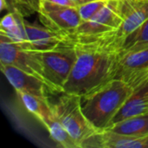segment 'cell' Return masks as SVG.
<instances>
[{
    "label": "cell",
    "mask_w": 148,
    "mask_h": 148,
    "mask_svg": "<svg viewBox=\"0 0 148 148\" xmlns=\"http://www.w3.org/2000/svg\"><path fill=\"white\" fill-rule=\"evenodd\" d=\"M107 130L130 136H147L148 113L113 124Z\"/></svg>",
    "instance_id": "cell-17"
},
{
    "label": "cell",
    "mask_w": 148,
    "mask_h": 148,
    "mask_svg": "<svg viewBox=\"0 0 148 148\" xmlns=\"http://www.w3.org/2000/svg\"><path fill=\"white\" fill-rule=\"evenodd\" d=\"M44 127L47 128L50 138L59 146L64 148H80L77 142L56 118V114L48 120Z\"/></svg>",
    "instance_id": "cell-18"
},
{
    "label": "cell",
    "mask_w": 148,
    "mask_h": 148,
    "mask_svg": "<svg viewBox=\"0 0 148 148\" xmlns=\"http://www.w3.org/2000/svg\"><path fill=\"white\" fill-rule=\"evenodd\" d=\"M148 46V19L122 39L114 49L119 56Z\"/></svg>",
    "instance_id": "cell-16"
},
{
    "label": "cell",
    "mask_w": 148,
    "mask_h": 148,
    "mask_svg": "<svg viewBox=\"0 0 148 148\" xmlns=\"http://www.w3.org/2000/svg\"><path fill=\"white\" fill-rule=\"evenodd\" d=\"M24 28L31 45V50H49L68 43L64 36L45 26L33 24L24 20Z\"/></svg>",
    "instance_id": "cell-12"
},
{
    "label": "cell",
    "mask_w": 148,
    "mask_h": 148,
    "mask_svg": "<svg viewBox=\"0 0 148 148\" xmlns=\"http://www.w3.org/2000/svg\"><path fill=\"white\" fill-rule=\"evenodd\" d=\"M23 18L21 15L15 12L6 14L0 23V35L23 49L31 50V45L24 28Z\"/></svg>",
    "instance_id": "cell-14"
},
{
    "label": "cell",
    "mask_w": 148,
    "mask_h": 148,
    "mask_svg": "<svg viewBox=\"0 0 148 148\" xmlns=\"http://www.w3.org/2000/svg\"><path fill=\"white\" fill-rule=\"evenodd\" d=\"M51 106L56 118L80 148L87 139L98 133L82 110L81 95L62 92L56 102L51 103Z\"/></svg>",
    "instance_id": "cell-4"
},
{
    "label": "cell",
    "mask_w": 148,
    "mask_h": 148,
    "mask_svg": "<svg viewBox=\"0 0 148 148\" xmlns=\"http://www.w3.org/2000/svg\"><path fill=\"white\" fill-rule=\"evenodd\" d=\"M5 3L9 12H15L25 17L39 12L41 0H5Z\"/></svg>",
    "instance_id": "cell-19"
},
{
    "label": "cell",
    "mask_w": 148,
    "mask_h": 148,
    "mask_svg": "<svg viewBox=\"0 0 148 148\" xmlns=\"http://www.w3.org/2000/svg\"><path fill=\"white\" fill-rule=\"evenodd\" d=\"M133 88L148 80V46L119 56L115 77Z\"/></svg>",
    "instance_id": "cell-8"
},
{
    "label": "cell",
    "mask_w": 148,
    "mask_h": 148,
    "mask_svg": "<svg viewBox=\"0 0 148 148\" xmlns=\"http://www.w3.org/2000/svg\"><path fill=\"white\" fill-rule=\"evenodd\" d=\"M74 3H75L78 6L81 5V4H83L85 3H88V2H90V1H93V0H72Z\"/></svg>",
    "instance_id": "cell-22"
},
{
    "label": "cell",
    "mask_w": 148,
    "mask_h": 148,
    "mask_svg": "<svg viewBox=\"0 0 148 148\" xmlns=\"http://www.w3.org/2000/svg\"><path fill=\"white\" fill-rule=\"evenodd\" d=\"M39 20L43 26L62 35L66 36L74 31L82 23L77 8L63 6L51 11H39ZM67 41V40H66Z\"/></svg>",
    "instance_id": "cell-10"
},
{
    "label": "cell",
    "mask_w": 148,
    "mask_h": 148,
    "mask_svg": "<svg viewBox=\"0 0 148 148\" xmlns=\"http://www.w3.org/2000/svg\"><path fill=\"white\" fill-rule=\"evenodd\" d=\"M45 1H49L54 3H57V4L68 6V7H74V8L78 7V5L75 3H74L72 0H45Z\"/></svg>",
    "instance_id": "cell-21"
},
{
    "label": "cell",
    "mask_w": 148,
    "mask_h": 148,
    "mask_svg": "<svg viewBox=\"0 0 148 148\" xmlns=\"http://www.w3.org/2000/svg\"><path fill=\"white\" fill-rule=\"evenodd\" d=\"M134 88L125 81L114 78L81 95L82 110L98 131L107 130L112 121L130 97Z\"/></svg>",
    "instance_id": "cell-2"
},
{
    "label": "cell",
    "mask_w": 148,
    "mask_h": 148,
    "mask_svg": "<svg viewBox=\"0 0 148 148\" xmlns=\"http://www.w3.org/2000/svg\"><path fill=\"white\" fill-rule=\"evenodd\" d=\"M35 51L42 64L43 77L49 92L52 94L63 92V86L77 58L74 44L68 42L53 49Z\"/></svg>",
    "instance_id": "cell-3"
},
{
    "label": "cell",
    "mask_w": 148,
    "mask_h": 148,
    "mask_svg": "<svg viewBox=\"0 0 148 148\" xmlns=\"http://www.w3.org/2000/svg\"><path fill=\"white\" fill-rule=\"evenodd\" d=\"M148 148L147 136H130L109 130L98 132L87 139L82 148Z\"/></svg>",
    "instance_id": "cell-11"
},
{
    "label": "cell",
    "mask_w": 148,
    "mask_h": 148,
    "mask_svg": "<svg viewBox=\"0 0 148 148\" xmlns=\"http://www.w3.org/2000/svg\"><path fill=\"white\" fill-rule=\"evenodd\" d=\"M120 8L122 17L120 27L85 44L96 45L114 51L122 39L148 19V0H120Z\"/></svg>",
    "instance_id": "cell-6"
},
{
    "label": "cell",
    "mask_w": 148,
    "mask_h": 148,
    "mask_svg": "<svg viewBox=\"0 0 148 148\" xmlns=\"http://www.w3.org/2000/svg\"><path fill=\"white\" fill-rule=\"evenodd\" d=\"M122 23L120 0H108V3L89 20L82 21L66 40L70 43L85 44L93 39L115 30Z\"/></svg>",
    "instance_id": "cell-5"
},
{
    "label": "cell",
    "mask_w": 148,
    "mask_h": 148,
    "mask_svg": "<svg viewBox=\"0 0 148 148\" xmlns=\"http://www.w3.org/2000/svg\"><path fill=\"white\" fill-rule=\"evenodd\" d=\"M1 71L16 92H24L41 98H48L49 91L45 82L39 77L11 65L0 64Z\"/></svg>",
    "instance_id": "cell-9"
},
{
    "label": "cell",
    "mask_w": 148,
    "mask_h": 148,
    "mask_svg": "<svg viewBox=\"0 0 148 148\" xmlns=\"http://www.w3.org/2000/svg\"><path fill=\"white\" fill-rule=\"evenodd\" d=\"M16 95L24 108L43 126L48 121V120L54 116L55 113L53 111L51 103L49 101V98L44 99L24 92H17Z\"/></svg>",
    "instance_id": "cell-15"
},
{
    "label": "cell",
    "mask_w": 148,
    "mask_h": 148,
    "mask_svg": "<svg viewBox=\"0 0 148 148\" xmlns=\"http://www.w3.org/2000/svg\"><path fill=\"white\" fill-rule=\"evenodd\" d=\"M108 0H93L77 7L82 22L88 21L94 16L107 3Z\"/></svg>",
    "instance_id": "cell-20"
},
{
    "label": "cell",
    "mask_w": 148,
    "mask_h": 148,
    "mask_svg": "<svg viewBox=\"0 0 148 148\" xmlns=\"http://www.w3.org/2000/svg\"><path fill=\"white\" fill-rule=\"evenodd\" d=\"M0 64L11 65L34 75L42 80L48 87V84L43 77L42 64L36 54V51L24 49L1 35Z\"/></svg>",
    "instance_id": "cell-7"
},
{
    "label": "cell",
    "mask_w": 148,
    "mask_h": 148,
    "mask_svg": "<svg viewBox=\"0 0 148 148\" xmlns=\"http://www.w3.org/2000/svg\"><path fill=\"white\" fill-rule=\"evenodd\" d=\"M148 113V80L134 88V91L121 109L112 121L113 124L126 119ZM109 128V127H108Z\"/></svg>",
    "instance_id": "cell-13"
},
{
    "label": "cell",
    "mask_w": 148,
    "mask_h": 148,
    "mask_svg": "<svg viewBox=\"0 0 148 148\" xmlns=\"http://www.w3.org/2000/svg\"><path fill=\"white\" fill-rule=\"evenodd\" d=\"M74 44L77 58L63 92L83 95L115 77L119 56L117 53L90 44Z\"/></svg>",
    "instance_id": "cell-1"
}]
</instances>
